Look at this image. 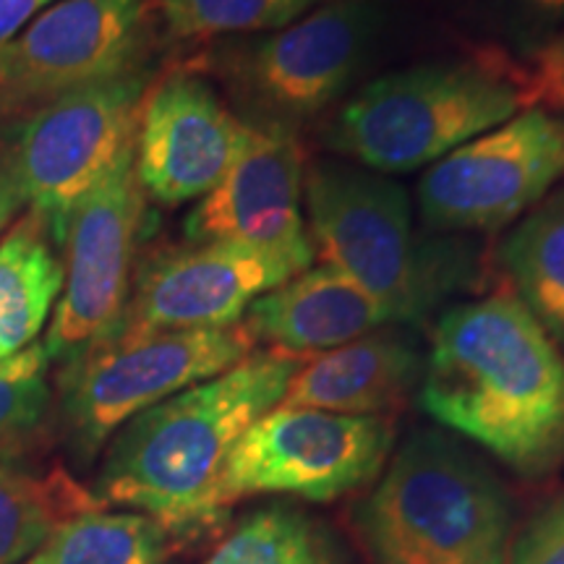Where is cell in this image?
Here are the masks:
<instances>
[{
	"mask_svg": "<svg viewBox=\"0 0 564 564\" xmlns=\"http://www.w3.org/2000/svg\"><path fill=\"white\" fill-rule=\"evenodd\" d=\"M421 405L523 476L564 460V356L512 291L442 316L421 371Z\"/></svg>",
	"mask_w": 564,
	"mask_h": 564,
	"instance_id": "6da1fadb",
	"label": "cell"
},
{
	"mask_svg": "<svg viewBox=\"0 0 564 564\" xmlns=\"http://www.w3.org/2000/svg\"><path fill=\"white\" fill-rule=\"evenodd\" d=\"M0 361H3V352H0Z\"/></svg>",
	"mask_w": 564,
	"mask_h": 564,
	"instance_id": "f546056e",
	"label": "cell"
},
{
	"mask_svg": "<svg viewBox=\"0 0 564 564\" xmlns=\"http://www.w3.org/2000/svg\"><path fill=\"white\" fill-rule=\"evenodd\" d=\"M133 139L76 209L63 236V293L42 348L51 364H70L121 324L133 285V262L147 220Z\"/></svg>",
	"mask_w": 564,
	"mask_h": 564,
	"instance_id": "ba28073f",
	"label": "cell"
},
{
	"mask_svg": "<svg viewBox=\"0 0 564 564\" xmlns=\"http://www.w3.org/2000/svg\"><path fill=\"white\" fill-rule=\"evenodd\" d=\"M514 295L564 345V188L528 212L502 246Z\"/></svg>",
	"mask_w": 564,
	"mask_h": 564,
	"instance_id": "ffe728a7",
	"label": "cell"
},
{
	"mask_svg": "<svg viewBox=\"0 0 564 564\" xmlns=\"http://www.w3.org/2000/svg\"><path fill=\"white\" fill-rule=\"evenodd\" d=\"M392 442V421L384 415L274 405L232 447L220 502L228 512L238 499L264 494L333 502L384 468Z\"/></svg>",
	"mask_w": 564,
	"mask_h": 564,
	"instance_id": "9c48e42d",
	"label": "cell"
},
{
	"mask_svg": "<svg viewBox=\"0 0 564 564\" xmlns=\"http://www.w3.org/2000/svg\"><path fill=\"white\" fill-rule=\"evenodd\" d=\"M303 152L291 126L249 123L243 152L186 217L188 241H232L278 251L308 270L314 243L301 212Z\"/></svg>",
	"mask_w": 564,
	"mask_h": 564,
	"instance_id": "5bb4252c",
	"label": "cell"
},
{
	"mask_svg": "<svg viewBox=\"0 0 564 564\" xmlns=\"http://www.w3.org/2000/svg\"><path fill=\"white\" fill-rule=\"evenodd\" d=\"M24 196H21V188L17 178H13L9 160L0 162V236H3L6 228L17 220V215L24 209Z\"/></svg>",
	"mask_w": 564,
	"mask_h": 564,
	"instance_id": "83f0119b",
	"label": "cell"
},
{
	"mask_svg": "<svg viewBox=\"0 0 564 564\" xmlns=\"http://www.w3.org/2000/svg\"><path fill=\"white\" fill-rule=\"evenodd\" d=\"M53 3L55 0H0V51Z\"/></svg>",
	"mask_w": 564,
	"mask_h": 564,
	"instance_id": "4316f807",
	"label": "cell"
},
{
	"mask_svg": "<svg viewBox=\"0 0 564 564\" xmlns=\"http://www.w3.org/2000/svg\"><path fill=\"white\" fill-rule=\"evenodd\" d=\"M175 37L282 30L314 0H150Z\"/></svg>",
	"mask_w": 564,
	"mask_h": 564,
	"instance_id": "603a6c76",
	"label": "cell"
},
{
	"mask_svg": "<svg viewBox=\"0 0 564 564\" xmlns=\"http://www.w3.org/2000/svg\"><path fill=\"white\" fill-rule=\"evenodd\" d=\"M303 188L314 251L382 303L392 324L421 322L455 285L457 262L423 243L408 194L394 181L316 162Z\"/></svg>",
	"mask_w": 564,
	"mask_h": 564,
	"instance_id": "5b68a950",
	"label": "cell"
},
{
	"mask_svg": "<svg viewBox=\"0 0 564 564\" xmlns=\"http://www.w3.org/2000/svg\"><path fill=\"white\" fill-rule=\"evenodd\" d=\"M241 324L178 333H112L61 371V415L74 453L91 460L139 413L232 369L253 352Z\"/></svg>",
	"mask_w": 564,
	"mask_h": 564,
	"instance_id": "8992f818",
	"label": "cell"
},
{
	"mask_svg": "<svg viewBox=\"0 0 564 564\" xmlns=\"http://www.w3.org/2000/svg\"><path fill=\"white\" fill-rule=\"evenodd\" d=\"M150 70L68 89L26 112L13 139L9 165L26 209L37 215L53 243L63 246L70 212L110 171L137 133Z\"/></svg>",
	"mask_w": 564,
	"mask_h": 564,
	"instance_id": "52a82bcc",
	"label": "cell"
},
{
	"mask_svg": "<svg viewBox=\"0 0 564 564\" xmlns=\"http://www.w3.org/2000/svg\"><path fill=\"white\" fill-rule=\"evenodd\" d=\"M377 9L343 0L295 19L238 53V82L272 123L308 118L343 95L369 53Z\"/></svg>",
	"mask_w": 564,
	"mask_h": 564,
	"instance_id": "4fadbf2b",
	"label": "cell"
},
{
	"mask_svg": "<svg viewBox=\"0 0 564 564\" xmlns=\"http://www.w3.org/2000/svg\"><path fill=\"white\" fill-rule=\"evenodd\" d=\"M507 564H564V497L533 514L512 541Z\"/></svg>",
	"mask_w": 564,
	"mask_h": 564,
	"instance_id": "484cf974",
	"label": "cell"
},
{
	"mask_svg": "<svg viewBox=\"0 0 564 564\" xmlns=\"http://www.w3.org/2000/svg\"><path fill=\"white\" fill-rule=\"evenodd\" d=\"M102 502L66 470H34L0 455V564H21L74 514Z\"/></svg>",
	"mask_w": 564,
	"mask_h": 564,
	"instance_id": "d6986e66",
	"label": "cell"
},
{
	"mask_svg": "<svg viewBox=\"0 0 564 564\" xmlns=\"http://www.w3.org/2000/svg\"><path fill=\"white\" fill-rule=\"evenodd\" d=\"M150 0H55L0 51V112L147 68Z\"/></svg>",
	"mask_w": 564,
	"mask_h": 564,
	"instance_id": "8fae6325",
	"label": "cell"
},
{
	"mask_svg": "<svg viewBox=\"0 0 564 564\" xmlns=\"http://www.w3.org/2000/svg\"><path fill=\"white\" fill-rule=\"evenodd\" d=\"M377 564H507L510 494L481 460L440 434H415L361 510Z\"/></svg>",
	"mask_w": 564,
	"mask_h": 564,
	"instance_id": "3957f363",
	"label": "cell"
},
{
	"mask_svg": "<svg viewBox=\"0 0 564 564\" xmlns=\"http://www.w3.org/2000/svg\"><path fill=\"white\" fill-rule=\"evenodd\" d=\"M47 352L42 343L0 361V442L32 432L51 408Z\"/></svg>",
	"mask_w": 564,
	"mask_h": 564,
	"instance_id": "cb8c5ba5",
	"label": "cell"
},
{
	"mask_svg": "<svg viewBox=\"0 0 564 564\" xmlns=\"http://www.w3.org/2000/svg\"><path fill=\"white\" fill-rule=\"evenodd\" d=\"M523 110L502 55L382 76L337 116L329 144L373 173L434 165Z\"/></svg>",
	"mask_w": 564,
	"mask_h": 564,
	"instance_id": "277c9868",
	"label": "cell"
},
{
	"mask_svg": "<svg viewBox=\"0 0 564 564\" xmlns=\"http://www.w3.org/2000/svg\"><path fill=\"white\" fill-rule=\"evenodd\" d=\"M37 215L26 209L0 238V352L37 340L63 293V262Z\"/></svg>",
	"mask_w": 564,
	"mask_h": 564,
	"instance_id": "ac0fdd59",
	"label": "cell"
},
{
	"mask_svg": "<svg viewBox=\"0 0 564 564\" xmlns=\"http://www.w3.org/2000/svg\"><path fill=\"white\" fill-rule=\"evenodd\" d=\"M278 251L232 241H188L152 257L133 274L116 333H178L241 324L264 293L301 274Z\"/></svg>",
	"mask_w": 564,
	"mask_h": 564,
	"instance_id": "7c38bea8",
	"label": "cell"
},
{
	"mask_svg": "<svg viewBox=\"0 0 564 564\" xmlns=\"http://www.w3.org/2000/svg\"><path fill=\"white\" fill-rule=\"evenodd\" d=\"M301 358L259 350L139 413L112 436L95 497L192 539L225 523L220 478L238 440L280 405Z\"/></svg>",
	"mask_w": 564,
	"mask_h": 564,
	"instance_id": "7a4b0ae2",
	"label": "cell"
},
{
	"mask_svg": "<svg viewBox=\"0 0 564 564\" xmlns=\"http://www.w3.org/2000/svg\"><path fill=\"white\" fill-rule=\"evenodd\" d=\"M421 371L415 345L382 327L301 361L280 405L340 415H382L403 400Z\"/></svg>",
	"mask_w": 564,
	"mask_h": 564,
	"instance_id": "e0dca14e",
	"label": "cell"
},
{
	"mask_svg": "<svg viewBox=\"0 0 564 564\" xmlns=\"http://www.w3.org/2000/svg\"><path fill=\"white\" fill-rule=\"evenodd\" d=\"M202 564H340L335 539L288 505L251 512Z\"/></svg>",
	"mask_w": 564,
	"mask_h": 564,
	"instance_id": "7402d4cb",
	"label": "cell"
},
{
	"mask_svg": "<svg viewBox=\"0 0 564 564\" xmlns=\"http://www.w3.org/2000/svg\"><path fill=\"white\" fill-rule=\"evenodd\" d=\"M564 178V118L528 108L434 162L421 178V212L434 228L502 230Z\"/></svg>",
	"mask_w": 564,
	"mask_h": 564,
	"instance_id": "30bf717a",
	"label": "cell"
},
{
	"mask_svg": "<svg viewBox=\"0 0 564 564\" xmlns=\"http://www.w3.org/2000/svg\"><path fill=\"white\" fill-rule=\"evenodd\" d=\"M514 3L535 19L554 21L564 17V0H514Z\"/></svg>",
	"mask_w": 564,
	"mask_h": 564,
	"instance_id": "f1b7e54d",
	"label": "cell"
},
{
	"mask_svg": "<svg viewBox=\"0 0 564 564\" xmlns=\"http://www.w3.org/2000/svg\"><path fill=\"white\" fill-rule=\"evenodd\" d=\"M387 324L392 322L382 303L329 264L303 270L282 282L253 301L243 316L253 343H264L270 350L301 361L377 333Z\"/></svg>",
	"mask_w": 564,
	"mask_h": 564,
	"instance_id": "2e32d148",
	"label": "cell"
},
{
	"mask_svg": "<svg viewBox=\"0 0 564 564\" xmlns=\"http://www.w3.org/2000/svg\"><path fill=\"white\" fill-rule=\"evenodd\" d=\"M171 535L133 510L91 507L74 514L21 564H167Z\"/></svg>",
	"mask_w": 564,
	"mask_h": 564,
	"instance_id": "44dd1931",
	"label": "cell"
},
{
	"mask_svg": "<svg viewBox=\"0 0 564 564\" xmlns=\"http://www.w3.org/2000/svg\"><path fill=\"white\" fill-rule=\"evenodd\" d=\"M510 76L520 91L523 110H564V32L531 55L525 66H512Z\"/></svg>",
	"mask_w": 564,
	"mask_h": 564,
	"instance_id": "d4e9b609",
	"label": "cell"
},
{
	"mask_svg": "<svg viewBox=\"0 0 564 564\" xmlns=\"http://www.w3.org/2000/svg\"><path fill=\"white\" fill-rule=\"evenodd\" d=\"M249 123L238 121L202 76L173 74L141 102L133 160L141 188L160 204L207 196L243 152Z\"/></svg>",
	"mask_w": 564,
	"mask_h": 564,
	"instance_id": "9a60e30c",
	"label": "cell"
}]
</instances>
